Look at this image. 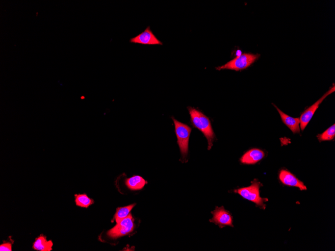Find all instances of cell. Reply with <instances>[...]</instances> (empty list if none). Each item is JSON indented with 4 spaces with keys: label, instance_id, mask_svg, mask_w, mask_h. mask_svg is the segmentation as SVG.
Masks as SVG:
<instances>
[{
    "label": "cell",
    "instance_id": "9c48e42d",
    "mask_svg": "<svg viewBox=\"0 0 335 251\" xmlns=\"http://www.w3.org/2000/svg\"><path fill=\"white\" fill-rule=\"evenodd\" d=\"M279 179L285 186L296 187L301 191L307 190L303 182L299 180L292 173L286 170H282L279 174Z\"/></svg>",
    "mask_w": 335,
    "mask_h": 251
},
{
    "label": "cell",
    "instance_id": "3957f363",
    "mask_svg": "<svg viewBox=\"0 0 335 251\" xmlns=\"http://www.w3.org/2000/svg\"><path fill=\"white\" fill-rule=\"evenodd\" d=\"M262 186L260 182L255 179L252 181V185L250 186L235 190L234 192L239 195L243 199L253 202L261 209L265 210L266 207L265 202L269 200L260 196V188Z\"/></svg>",
    "mask_w": 335,
    "mask_h": 251
},
{
    "label": "cell",
    "instance_id": "2e32d148",
    "mask_svg": "<svg viewBox=\"0 0 335 251\" xmlns=\"http://www.w3.org/2000/svg\"><path fill=\"white\" fill-rule=\"evenodd\" d=\"M335 137V125L334 124L326 131L317 135V138L320 142L333 140Z\"/></svg>",
    "mask_w": 335,
    "mask_h": 251
},
{
    "label": "cell",
    "instance_id": "52a82bcc",
    "mask_svg": "<svg viewBox=\"0 0 335 251\" xmlns=\"http://www.w3.org/2000/svg\"><path fill=\"white\" fill-rule=\"evenodd\" d=\"M335 90V85L334 84V86L328 91H327V92L324 94V95L321 98H320L314 104H312L311 106L309 107L302 114L300 119V128L302 131L305 129L307 125L309 124L311 118L312 117H313L315 112L318 108L319 105L327 97L334 93Z\"/></svg>",
    "mask_w": 335,
    "mask_h": 251
},
{
    "label": "cell",
    "instance_id": "6da1fadb",
    "mask_svg": "<svg viewBox=\"0 0 335 251\" xmlns=\"http://www.w3.org/2000/svg\"><path fill=\"white\" fill-rule=\"evenodd\" d=\"M187 108L192 126L204 134L208 142V150L210 151L213 145L215 135L209 119L197 109L192 107Z\"/></svg>",
    "mask_w": 335,
    "mask_h": 251
},
{
    "label": "cell",
    "instance_id": "5b68a950",
    "mask_svg": "<svg viewBox=\"0 0 335 251\" xmlns=\"http://www.w3.org/2000/svg\"><path fill=\"white\" fill-rule=\"evenodd\" d=\"M134 228L133 220L131 214L122 220L107 233L110 238H118L131 233Z\"/></svg>",
    "mask_w": 335,
    "mask_h": 251
},
{
    "label": "cell",
    "instance_id": "ac0fdd59",
    "mask_svg": "<svg viewBox=\"0 0 335 251\" xmlns=\"http://www.w3.org/2000/svg\"><path fill=\"white\" fill-rule=\"evenodd\" d=\"M236 54H237V57H238V56H240L242 55V52L240 50H238L236 52Z\"/></svg>",
    "mask_w": 335,
    "mask_h": 251
},
{
    "label": "cell",
    "instance_id": "e0dca14e",
    "mask_svg": "<svg viewBox=\"0 0 335 251\" xmlns=\"http://www.w3.org/2000/svg\"><path fill=\"white\" fill-rule=\"evenodd\" d=\"M12 245L10 242H5L0 246V251H12Z\"/></svg>",
    "mask_w": 335,
    "mask_h": 251
},
{
    "label": "cell",
    "instance_id": "7a4b0ae2",
    "mask_svg": "<svg viewBox=\"0 0 335 251\" xmlns=\"http://www.w3.org/2000/svg\"><path fill=\"white\" fill-rule=\"evenodd\" d=\"M172 119L175 125L177 144L180 147L181 154L180 161L182 163H186L188 162L189 142L192 129L188 125L178 121L174 117Z\"/></svg>",
    "mask_w": 335,
    "mask_h": 251
},
{
    "label": "cell",
    "instance_id": "9a60e30c",
    "mask_svg": "<svg viewBox=\"0 0 335 251\" xmlns=\"http://www.w3.org/2000/svg\"><path fill=\"white\" fill-rule=\"evenodd\" d=\"M135 205L136 204H133L127 207L119 208L117 210L114 217L116 222L118 223L127 218L129 215L130 211Z\"/></svg>",
    "mask_w": 335,
    "mask_h": 251
},
{
    "label": "cell",
    "instance_id": "4fadbf2b",
    "mask_svg": "<svg viewBox=\"0 0 335 251\" xmlns=\"http://www.w3.org/2000/svg\"><path fill=\"white\" fill-rule=\"evenodd\" d=\"M52 241H48L47 237L42 234L35 239L33 248L37 251H51L52 250Z\"/></svg>",
    "mask_w": 335,
    "mask_h": 251
},
{
    "label": "cell",
    "instance_id": "5bb4252c",
    "mask_svg": "<svg viewBox=\"0 0 335 251\" xmlns=\"http://www.w3.org/2000/svg\"><path fill=\"white\" fill-rule=\"evenodd\" d=\"M75 201L77 206L87 208L94 202V200L85 194L75 195Z\"/></svg>",
    "mask_w": 335,
    "mask_h": 251
},
{
    "label": "cell",
    "instance_id": "277c9868",
    "mask_svg": "<svg viewBox=\"0 0 335 251\" xmlns=\"http://www.w3.org/2000/svg\"><path fill=\"white\" fill-rule=\"evenodd\" d=\"M260 57L259 54L244 53L236 57L224 65L216 68L218 71L230 70L235 71H241L247 69L252 65Z\"/></svg>",
    "mask_w": 335,
    "mask_h": 251
},
{
    "label": "cell",
    "instance_id": "8992f818",
    "mask_svg": "<svg viewBox=\"0 0 335 251\" xmlns=\"http://www.w3.org/2000/svg\"><path fill=\"white\" fill-rule=\"evenodd\" d=\"M211 214L213 217L209 220L210 223H214L220 228L227 226L233 227L232 216L223 206L221 207H216L215 209L211 212Z\"/></svg>",
    "mask_w": 335,
    "mask_h": 251
},
{
    "label": "cell",
    "instance_id": "ba28073f",
    "mask_svg": "<svg viewBox=\"0 0 335 251\" xmlns=\"http://www.w3.org/2000/svg\"><path fill=\"white\" fill-rule=\"evenodd\" d=\"M129 42L145 45H163L162 42L153 33L150 26L147 27L144 32L137 36L131 38Z\"/></svg>",
    "mask_w": 335,
    "mask_h": 251
},
{
    "label": "cell",
    "instance_id": "7c38bea8",
    "mask_svg": "<svg viewBox=\"0 0 335 251\" xmlns=\"http://www.w3.org/2000/svg\"><path fill=\"white\" fill-rule=\"evenodd\" d=\"M125 182L128 188L131 190H141L147 184V181L142 176H134L131 177L127 178L126 179Z\"/></svg>",
    "mask_w": 335,
    "mask_h": 251
},
{
    "label": "cell",
    "instance_id": "30bf717a",
    "mask_svg": "<svg viewBox=\"0 0 335 251\" xmlns=\"http://www.w3.org/2000/svg\"><path fill=\"white\" fill-rule=\"evenodd\" d=\"M264 155L262 150L253 149L245 152L240 158V161L244 165H255L262 160Z\"/></svg>",
    "mask_w": 335,
    "mask_h": 251
},
{
    "label": "cell",
    "instance_id": "8fae6325",
    "mask_svg": "<svg viewBox=\"0 0 335 251\" xmlns=\"http://www.w3.org/2000/svg\"><path fill=\"white\" fill-rule=\"evenodd\" d=\"M279 112L283 123L291 130L294 134L300 133V119L290 117L281 111L276 105L273 104Z\"/></svg>",
    "mask_w": 335,
    "mask_h": 251
}]
</instances>
